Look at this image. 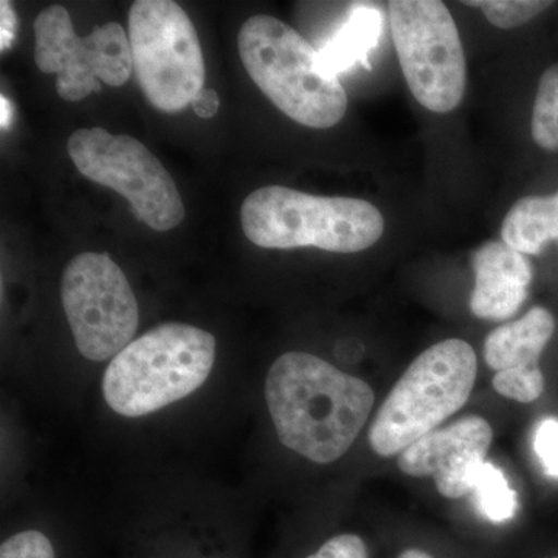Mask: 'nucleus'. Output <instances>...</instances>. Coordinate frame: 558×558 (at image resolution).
Masks as SVG:
<instances>
[{
  "label": "nucleus",
  "instance_id": "20",
  "mask_svg": "<svg viewBox=\"0 0 558 558\" xmlns=\"http://www.w3.org/2000/svg\"><path fill=\"white\" fill-rule=\"evenodd\" d=\"M0 558H57V554L47 535L31 529L7 538L0 546Z\"/></svg>",
  "mask_w": 558,
  "mask_h": 558
},
{
  "label": "nucleus",
  "instance_id": "5",
  "mask_svg": "<svg viewBox=\"0 0 558 558\" xmlns=\"http://www.w3.org/2000/svg\"><path fill=\"white\" fill-rule=\"evenodd\" d=\"M478 374L468 341H439L413 360L371 424V449L392 458L409 449L468 403Z\"/></svg>",
  "mask_w": 558,
  "mask_h": 558
},
{
  "label": "nucleus",
  "instance_id": "3",
  "mask_svg": "<svg viewBox=\"0 0 558 558\" xmlns=\"http://www.w3.org/2000/svg\"><path fill=\"white\" fill-rule=\"evenodd\" d=\"M238 49L250 78L289 119L312 130H329L343 120V84L322 69L318 50L286 22L267 14L250 17Z\"/></svg>",
  "mask_w": 558,
  "mask_h": 558
},
{
  "label": "nucleus",
  "instance_id": "26",
  "mask_svg": "<svg viewBox=\"0 0 558 558\" xmlns=\"http://www.w3.org/2000/svg\"><path fill=\"white\" fill-rule=\"evenodd\" d=\"M554 558H558V557H554Z\"/></svg>",
  "mask_w": 558,
  "mask_h": 558
},
{
  "label": "nucleus",
  "instance_id": "12",
  "mask_svg": "<svg viewBox=\"0 0 558 558\" xmlns=\"http://www.w3.org/2000/svg\"><path fill=\"white\" fill-rule=\"evenodd\" d=\"M475 289L470 310L475 317L502 322L513 317L527 300L532 264L526 255L502 241H488L472 259Z\"/></svg>",
  "mask_w": 558,
  "mask_h": 558
},
{
  "label": "nucleus",
  "instance_id": "10",
  "mask_svg": "<svg viewBox=\"0 0 558 558\" xmlns=\"http://www.w3.org/2000/svg\"><path fill=\"white\" fill-rule=\"evenodd\" d=\"M35 62L40 72L58 75V95L69 102L100 92L101 84L124 86L134 70L130 36L120 24L108 22L80 38L61 5L47 7L36 17Z\"/></svg>",
  "mask_w": 558,
  "mask_h": 558
},
{
  "label": "nucleus",
  "instance_id": "22",
  "mask_svg": "<svg viewBox=\"0 0 558 558\" xmlns=\"http://www.w3.org/2000/svg\"><path fill=\"white\" fill-rule=\"evenodd\" d=\"M306 558H369L365 542L354 534H340Z\"/></svg>",
  "mask_w": 558,
  "mask_h": 558
},
{
  "label": "nucleus",
  "instance_id": "7",
  "mask_svg": "<svg viewBox=\"0 0 558 558\" xmlns=\"http://www.w3.org/2000/svg\"><path fill=\"white\" fill-rule=\"evenodd\" d=\"M388 9L392 43L413 97L432 112L457 109L468 86V64L446 3L392 0Z\"/></svg>",
  "mask_w": 558,
  "mask_h": 558
},
{
  "label": "nucleus",
  "instance_id": "6",
  "mask_svg": "<svg viewBox=\"0 0 558 558\" xmlns=\"http://www.w3.org/2000/svg\"><path fill=\"white\" fill-rule=\"evenodd\" d=\"M132 64L153 108L175 113L205 89L199 36L185 10L172 0H137L130 10Z\"/></svg>",
  "mask_w": 558,
  "mask_h": 558
},
{
  "label": "nucleus",
  "instance_id": "18",
  "mask_svg": "<svg viewBox=\"0 0 558 558\" xmlns=\"http://www.w3.org/2000/svg\"><path fill=\"white\" fill-rule=\"evenodd\" d=\"M464 3L483 11L487 21L501 31L519 28L553 7V2H542V0H478V2Z\"/></svg>",
  "mask_w": 558,
  "mask_h": 558
},
{
  "label": "nucleus",
  "instance_id": "9",
  "mask_svg": "<svg viewBox=\"0 0 558 558\" xmlns=\"http://www.w3.org/2000/svg\"><path fill=\"white\" fill-rule=\"evenodd\" d=\"M61 300L84 359L106 362L134 341L137 299L126 275L106 253H81L70 260L62 275Z\"/></svg>",
  "mask_w": 558,
  "mask_h": 558
},
{
  "label": "nucleus",
  "instance_id": "8",
  "mask_svg": "<svg viewBox=\"0 0 558 558\" xmlns=\"http://www.w3.org/2000/svg\"><path fill=\"white\" fill-rule=\"evenodd\" d=\"M68 150L84 178L121 194L134 218L149 229L172 230L185 219L174 179L137 138L102 128L78 130L70 135Z\"/></svg>",
  "mask_w": 558,
  "mask_h": 558
},
{
  "label": "nucleus",
  "instance_id": "16",
  "mask_svg": "<svg viewBox=\"0 0 558 558\" xmlns=\"http://www.w3.org/2000/svg\"><path fill=\"white\" fill-rule=\"evenodd\" d=\"M472 492L478 499L481 513L495 523L513 519L519 510L515 490L510 488L505 473L490 462H483L476 470Z\"/></svg>",
  "mask_w": 558,
  "mask_h": 558
},
{
  "label": "nucleus",
  "instance_id": "15",
  "mask_svg": "<svg viewBox=\"0 0 558 558\" xmlns=\"http://www.w3.org/2000/svg\"><path fill=\"white\" fill-rule=\"evenodd\" d=\"M501 238L526 256L539 255L558 240V191L553 196H526L515 202L502 220Z\"/></svg>",
  "mask_w": 558,
  "mask_h": 558
},
{
  "label": "nucleus",
  "instance_id": "19",
  "mask_svg": "<svg viewBox=\"0 0 558 558\" xmlns=\"http://www.w3.org/2000/svg\"><path fill=\"white\" fill-rule=\"evenodd\" d=\"M494 388L502 398L531 403L545 391V376L539 368L498 371L494 377Z\"/></svg>",
  "mask_w": 558,
  "mask_h": 558
},
{
  "label": "nucleus",
  "instance_id": "25",
  "mask_svg": "<svg viewBox=\"0 0 558 558\" xmlns=\"http://www.w3.org/2000/svg\"><path fill=\"white\" fill-rule=\"evenodd\" d=\"M398 558H435L433 556H429L428 553H425V550L411 548L403 550L402 554Z\"/></svg>",
  "mask_w": 558,
  "mask_h": 558
},
{
  "label": "nucleus",
  "instance_id": "11",
  "mask_svg": "<svg viewBox=\"0 0 558 558\" xmlns=\"http://www.w3.org/2000/svg\"><path fill=\"white\" fill-rule=\"evenodd\" d=\"M494 439V429L484 417L459 418L438 428L399 454L398 465L405 475L435 480L442 497L457 499L472 492L473 476Z\"/></svg>",
  "mask_w": 558,
  "mask_h": 558
},
{
  "label": "nucleus",
  "instance_id": "13",
  "mask_svg": "<svg viewBox=\"0 0 558 558\" xmlns=\"http://www.w3.org/2000/svg\"><path fill=\"white\" fill-rule=\"evenodd\" d=\"M554 330V315L545 307H532L524 317L488 333L484 359L497 373L506 369H537Z\"/></svg>",
  "mask_w": 558,
  "mask_h": 558
},
{
  "label": "nucleus",
  "instance_id": "21",
  "mask_svg": "<svg viewBox=\"0 0 558 558\" xmlns=\"http://www.w3.org/2000/svg\"><path fill=\"white\" fill-rule=\"evenodd\" d=\"M534 450L546 475L558 480V421L546 417L538 422L534 433Z\"/></svg>",
  "mask_w": 558,
  "mask_h": 558
},
{
  "label": "nucleus",
  "instance_id": "17",
  "mask_svg": "<svg viewBox=\"0 0 558 558\" xmlns=\"http://www.w3.org/2000/svg\"><path fill=\"white\" fill-rule=\"evenodd\" d=\"M531 130L539 148L558 153V64L539 78Z\"/></svg>",
  "mask_w": 558,
  "mask_h": 558
},
{
  "label": "nucleus",
  "instance_id": "2",
  "mask_svg": "<svg viewBox=\"0 0 558 558\" xmlns=\"http://www.w3.org/2000/svg\"><path fill=\"white\" fill-rule=\"evenodd\" d=\"M215 360L216 339L208 330L165 323L110 360L102 396L120 416H146L197 391Z\"/></svg>",
  "mask_w": 558,
  "mask_h": 558
},
{
  "label": "nucleus",
  "instance_id": "24",
  "mask_svg": "<svg viewBox=\"0 0 558 558\" xmlns=\"http://www.w3.org/2000/svg\"><path fill=\"white\" fill-rule=\"evenodd\" d=\"M0 5H2L0 9L2 10V50H5L16 31V16H14V11L9 2H2Z\"/></svg>",
  "mask_w": 558,
  "mask_h": 558
},
{
  "label": "nucleus",
  "instance_id": "14",
  "mask_svg": "<svg viewBox=\"0 0 558 558\" xmlns=\"http://www.w3.org/2000/svg\"><path fill=\"white\" fill-rule=\"evenodd\" d=\"M384 35V14L376 7L355 5L341 22L339 31L318 50L319 64L328 75L349 72L365 64Z\"/></svg>",
  "mask_w": 558,
  "mask_h": 558
},
{
  "label": "nucleus",
  "instance_id": "1",
  "mask_svg": "<svg viewBox=\"0 0 558 558\" xmlns=\"http://www.w3.org/2000/svg\"><path fill=\"white\" fill-rule=\"evenodd\" d=\"M266 402L282 446L315 464H330L359 438L376 395L365 380L295 351L270 366Z\"/></svg>",
  "mask_w": 558,
  "mask_h": 558
},
{
  "label": "nucleus",
  "instance_id": "4",
  "mask_svg": "<svg viewBox=\"0 0 558 558\" xmlns=\"http://www.w3.org/2000/svg\"><path fill=\"white\" fill-rule=\"evenodd\" d=\"M241 226L247 240L263 248L357 253L379 242L385 220L368 201L270 185L242 202Z\"/></svg>",
  "mask_w": 558,
  "mask_h": 558
},
{
  "label": "nucleus",
  "instance_id": "23",
  "mask_svg": "<svg viewBox=\"0 0 558 558\" xmlns=\"http://www.w3.org/2000/svg\"><path fill=\"white\" fill-rule=\"evenodd\" d=\"M194 113L201 119H211L216 116L219 109V97L216 90L204 89L197 95L196 100L191 105Z\"/></svg>",
  "mask_w": 558,
  "mask_h": 558
}]
</instances>
